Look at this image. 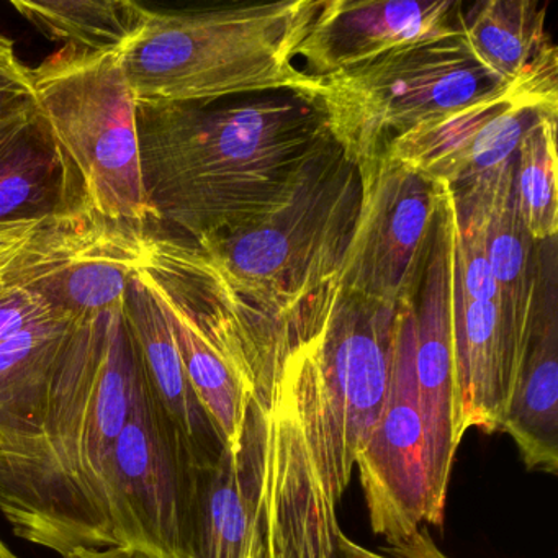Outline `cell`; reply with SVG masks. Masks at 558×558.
<instances>
[{
	"mask_svg": "<svg viewBox=\"0 0 558 558\" xmlns=\"http://www.w3.org/2000/svg\"><path fill=\"white\" fill-rule=\"evenodd\" d=\"M74 208L73 182L34 102L0 119V223Z\"/></svg>",
	"mask_w": 558,
	"mask_h": 558,
	"instance_id": "ffe728a7",
	"label": "cell"
},
{
	"mask_svg": "<svg viewBox=\"0 0 558 558\" xmlns=\"http://www.w3.org/2000/svg\"><path fill=\"white\" fill-rule=\"evenodd\" d=\"M151 233L86 208L40 218L28 247L35 290L73 319L119 308Z\"/></svg>",
	"mask_w": 558,
	"mask_h": 558,
	"instance_id": "8fae6325",
	"label": "cell"
},
{
	"mask_svg": "<svg viewBox=\"0 0 558 558\" xmlns=\"http://www.w3.org/2000/svg\"><path fill=\"white\" fill-rule=\"evenodd\" d=\"M32 104L28 68L22 74L0 73V119Z\"/></svg>",
	"mask_w": 558,
	"mask_h": 558,
	"instance_id": "d4e9b609",
	"label": "cell"
},
{
	"mask_svg": "<svg viewBox=\"0 0 558 558\" xmlns=\"http://www.w3.org/2000/svg\"><path fill=\"white\" fill-rule=\"evenodd\" d=\"M0 73H2V71H0ZM8 74H21V73H8Z\"/></svg>",
	"mask_w": 558,
	"mask_h": 558,
	"instance_id": "f1b7e54d",
	"label": "cell"
},
{
	"mask_svg": "<svg viewBox=\"0 0 558 558\" xmlns=\"http://www.w3.org/2000/svg\"><path fill=\"white\" fill-rule=\"evenodd\" d=\"M485 251L498 287L506 341L518 372L534 326L541 243L532 240L519 217L514 159L486 175Z\"/></svg>",
	"mask_w": 558,
	"mask_h": 558,
	"instance_id": "ac0fdd59",
	"label": "cell"
},
{
	"mask_svg": "<svg viewBox=\"0 0 558 558\" xmlns=\"http://www.w3.org/2000/svg\"><path fill=\"white\" fill-rule=\"evenodd\" d=\"M0 558H19L0 538Z\"/></svg>",
	"mask_w": 558,
	"mask_h": 558,
	"instance_id": "83f0119b",
	"label": "cell"
},
{
	"mask_svg": "<svg viewBox=\"0 0 558 558\" xmlns=\"http://www.w3.org/2000/svg\"><path fill=\"white\" fill-rule=\"evenodd\" d=\"M395 315L397 310L339 293L312 338L316 416L328 446L338 501L387 397Z\"/></svg>",
	"mask_w": 558,
	"mask_h": 558,
	"instance_id": "9c48e42d",
	"label": "cell"
},
{
	"mask_svg": "<svg viewBox=\"0 0 558 558\" xmlns=\"http://www.w3.org/2000/svg\"><path fill=\"white\" fill-rule=\"evenodd\" d=\"M264 417L251 404L240 450L198 469L189 558H263Z\"/></svg>",
	"mask_w": 558,
	"mask_h": 558,
	"instance_id": "9a60e30c",
	"label": "cell"
},
{
	"mask_svg": "<svg viewBox=\"0 0 558 558\" xmlns=\"http://www.w3.org/2000/svg\"><path fill=\"white\" fill-rule=\"evenodd\" d=\"M359 204L357 166L332 140L310 162L282 207L194 244L260 315L299 331L339 296V274Z\"/></svg>",
	"mask_w": 558,
	"mask_h": 558,
	"instance_id": "277c9868",
	"label": "cell"
},
{
	"mask_svg": "<svg viewBox=\"0 0 558 558\" xmlns=\"http://www.w3.org/2000/svg\"><path fill=\"white\" fill-rule=\"evenodd\" d=\"M545 15L531 0H486L462 5L460 31L475 60L505 86L558 99V53Z\"/></svg>",
	"mask_w": 558,
	"mask_h": 558,
	"instance_id": "e0dca14e",
	"label": "cell"
},
{
	"mask_svg": "<svg viewBox=\"0 0 558 558\" xmlns=\"http://www.w3.org/2000/svg\"><path fill=\"white\" fill-rule=\"evenodd\" d=\"M198 469L122 306L74 319L34 407L0 423V514L61 558L113 547L189 558Z\"/></svg>",
	"mask_w": 558,
	"mask_h": 558,
	"instance_id": "6da1fadb",
	"label": "cell"
},
{
	"mask_svg": "<svg viewBox=\"0 0 558 558\" xmlns=\"http://www.w3.org/2000/svg\"><path fill=\"white\" fill-rule=\"evenodd\" d=\"M545 113H558V99L506 86L414 126L385 155L452 191L511 162L522 136Z\"/></svg>",
	"mask_w": 558,
	"mask_h": 558,
	"instance_id": "4fadbf2b",
	"label": "cell"
},
{
	"mask_svg": "<svg viewBox=\"0 0 558 558\" xmlns=\"http://www.w3.org/2000/svg\"><path fill=\"white\" fill-rule=\"evenodd\" d=\"M338 551L344 558H449L434 544L429 532L424 529H420L401 544L393 545L388 551H374L362 547L341 531L338 534Z\"/></svg>",
	"mask_w": 558,
	"mask_h": 558,
	"instance_id": "cb8c5ba5",
	"label": "cell"
},
{
	"mask_svg": "<svg viewBox=\"0 0 558 558\" xmlns=\"http://www.w3.org/2000/svg\"><path fill=\"white\" fill-rule=\"evenodd\" d=\"M557 116H542L522 136L514 158L519 217L537 243L558 231Z\"/></svg>",
	"mask_w": 558,
	"mask_h": 558,
	"instance_id": "7402d4cb",
	"label": "cell"
},
{
	"mask_svg": "<svg viewBox=\"0 0 558 558\" xmlns=\"http://www.w3.org/2000/svg\"><path fill=\"white\" fill-rule=\"evenodd\" d=\"M32 102L73 182L80 208L149 228L138 106L120 51L63 47L28 68Z\"/></svg>",
	"mask_w": 558,
	"mask_h": 558,
	"instance_id": "5b68a950",
	"label": "cell"
},
{
	"mask_svg": "<svg viewBox=\"0 0 558 558\" xmlns=\"http://www.w3.org/2000/svg\"><path fill=\"white\" fill-rule=\"evenodd\" d=\"M11 5L45 37L87 51H122L149 14L130 0H14Z\"/></svg>",
	"mask_w": 558,
	"mask_h": 558,
	"instance_id": "44dd1931",
	"label": "cell"
},
{
	"mask_svg": "<svg viewBox=\"0 0 558 558\" xmlns=\"http://www.w3.org/2000/svg\"><path fill=\"white\" fill-rule=\"evenodd\" d=\"M40 218L0 223V342L58 312L35 290L28 247Z\"/></svg>",
	"mask_w": 558,
	"mask_h": 558,
	"instance_id": "603a6c76",
	"label": "cell"
},
{
	"mask_svg": "<svg viewBox=\"0 0 558 558\" xmlns=\"http://www.w3.org/2000/svg\"><path fill=\"white\" fill-rule=\"evenodd\" d=\"M27 66L21 63L15 53L14 41L0 35V71L2 73H24Z\"/></svg>",
	"mask_w": 558,
	"mask_h": 558,
	"instance_id": "484cf974",
	"label": "cell"
},
{
	"mask_svg": "<svg viewBox=\"0 0 558 558\" xmlns=\"http://www.w3.org/2000/svg\"><path fill=\"white\" fill-rule=\"evenodd\" d=\"M413 305V303H411ZM411 305L395 315L393 359L384 407L355 457L372 532L388 544L430 524L426 440L414 378Z\"/></svg>",
	"mask_w": 558,
	"mask_h": 558,
	"instance_id": "30bf717a",
	"label": "cell"
},
{
	"mask_svg": "<svg viewBox=\"0 0 558 558\" xmlns=\"http://www.w3.org/2000/svg\"><path fill=\"white\" fill-rule=\"evenodd\" d=\"M322 2L293 0L197 11H149L120 51L136 106H207L266 93L315 96L296 66Z\"/></svg>",
	"mask_w": 558,
	"mask_h": 558,
	"instance_id": "3957f363",
	"label": "cell"
},
{
	"mask_svg": "<svg viewBox=\"0 0 558 558\" xmlns=\"http://www.w3.org/2000/svg\"><path fill=\"white\" fill-rule=\"evenodd\" d=\"M122 310L149 384L191 446L198 466L211 465L223 452V442L192 390L171 326L138 270L126 287Z\"/></svg>",
	"mask_w": 558,
	"mask_h": 558,
	"instance_id": "d6986e66",
	"label": "cell"
},
{
	"mask_svg": "<svg viewBox=\"0 0 558 558\" xmlns=\"http://www.w3.org/2000/svg\"><path fill=\"white\" fill-rule=\"evenodd\" d=\"M315 77L332 140L355 166L385 155L414 126L506 87L475 60L462 35L408 45Z\"/></svg>",
	"mask_w": 558,
	"mask_h": 558,
	"instance_id": "8992f818",
	"label": "cell"
},
{
	"mask_svg": "<svg viewBox=\"0 0 558 558\" xmlns=\"http://www.w3.org/2000/svg\"><path fill=\"white\" fill-rule=\"evenodd\" d=\"M462 5L457 0L322 2L299 57L313 76L341 73L397 48L462 35Z\"/></svg>",
	"mask_w": 558,
	"mask_h": 558,
	"instance_id": "5bb4252c",
	"label": "cell"
},
{
	"mask_svg": "<svg viewBox=\"0 0 558 558\" xmlns=\"http://www.w3.org/2000/svg\"><path fill=\"white\" fill-rule=\"evenodd\" d=\"M456 217L449 187L423 282L410 308L414 378L426 440L430 524H442L456 433L457 384L452 290Z\"/></svg>",
	"mask_w": 558,
	"mask_h": 558,
	"instance_id": "7c38bea8",
	"label": "cell"
},
{
	"mask_svg": "<svg viewBox=\"0 0 558 558\" xmlns=\"http://www.w3.org/2000/svg\"><path fill=\"white\" fill-rule=\"evenodd\" d=\"M501 430L514 440L529 470L557 475V238L541 243V277L534 326L515 372Z\"/></svg>",
	"mask_w": 558,
	"mask_h": 558,
	"instance_id": "2e32d148",
	"label": "cell"
},
{
	"mask_svg": "<svg viewBox=\"0 0 558 558\" xmlns=\"http://www.w3.org/2000/svg\"><path fill=\"white\" fill-rule=\"evenodd\" d=\"M64 558H149L129 548H102V550H90V548H80L71 551Z\"/></svg>",
	"mask_w": 558,
	"mask_h": 558,
	"instance_id": "4316f807",
	"label": "cell"
},
{
	"mask_svg": "<svg viewBox=\"0 0 558 558\" xmlns=\"http://www.w3.org/2000/svg\"><path fill=\"white\" fill-rule=\"evenodd\" d=\"M143 182L156 225L198 243L286 204L332 142L315 96L266 93L218 106L138 107Z\"/></svg>",
	"mask_w": 558,
	"mask_h": 558,
	"instance_id": "7a4b0ae2",
	"label": "cell"
},
{
	"mask_svg": "<svg viewBox=\"0 0 558 558\" xmlns=\"http://www.w3.org/2000/svg\"><path fill=\"white\" fill-rule=\"evenodd\" d=\"M450 195L456 217L452 323L460 442L472 427L486 434L501 430L515 362L485 251L486 175Z\"/></svg>",
	"mask_w": 558,
	"mask_h": 558,
	"instance_id": "ba28073f",
	"label": "cell"
},
{
	"mask_svg": "<svg viewBox=\"0 0 558 558\" xmlns=\"http://www.w3.org/2000/svg\"><path fill=\"white\" fill-rule=\"evenodd\" d=\"M361 204L339 293L398 310L411 305L436 240L447 185L380 155L357 166Z\"/></svg>",
	"mask_w": 558,
	"mask_h": 558,
	"instance_id": "52a82bcc",
	"label": "cell"
}]
</instances>
